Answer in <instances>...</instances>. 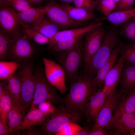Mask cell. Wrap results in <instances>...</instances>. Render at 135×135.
Wrapping results in <instances>:
<instances>
[{"mask_svg":"<svg viewBox=\"0 0 135 135\" xmlns=\"http://www.w3.org/2000/svg\"><path fill=\"white\" fill-rule=\"evenodd\" d=\"M4 86V90L0 95V119L8 123V115L11 108L12 102L10 95L5 86Z\"/></svg>","mask_w":135,"mask_h":135,"instance_id":"27","label":"cell"},{"mask_svg":"<svg viewBox=\"0 0 135 135\" xmlns=\"http://www.w3.org/2000/svg\"><path fill=\"white\" fill-rule=\"evenodd\" d=\"M34 75L35 89L30 108H38L39 104L45 102H49L54 105L58 106L62 104L63 98L60 96L56 89L48 81L44 72L41 70H37Z\"/></svg>","mask_w":135,"mask_h":135,"instance_id":"5","label":"cell"},{"mask_svg":"<svg viewBox=\"0 0 135 135\" xmlns=\"http://www.w3.org/2000/svg\"><path fill=\"white\" fill-rule=\"evenodd\" d=\"M120 43L116 31H106L101 44L90 61L84 72L94 78L99 69L109 58L114 49Z\"/></svg>","mask_w":135,"mask_h":135,"instance_id":"3","label":"cell"},{"mask_svg":"<svg viewBox=\"0 0 135 135\" xmlns=\"http://www.w3.org/2000/svg\"><path fill=\"white\" fill-rule=\"evenodd\" d=\"M114 1L116 4H118L120 2V0H112Z\"/></svg>","mask_w":135,"mask_h":135,"instance_id":"47","label":"cell"},{"mask_svg":"<svg viewBox=\"0 0 135 135\" xmlns=\"http://www.w3.org/2000/svg\"><path fill=\"white\" fill-rule=\"evenodd\" d=\"M130 135H135V130L131 132Z\"/></svg>","mask_w":135,"mask_h":135,"instance_id":"48","label":"cell"},{"mask_svg":"<svg viewBox=\"0 0 135 135\" xmlns=\"http://www.w3.org/2000/svg\"><path fill=\"white\" fill-rule=\"evenodd\" d=\"M52 114L44 112L38 108H31L23 118L20 127V132L31 126H41Z\"/></svg>","mask_w":135,"mask_h":135,"instance_id":"18","label":"cell"},{"mask_svg":"<svg viewBox=\"0 0 135 135\" xmlns=\"http://www.w3.org/2000/svg\"><path fill=\"white\" fill-rule=\"evenodd\" d=\"M122 90L130 92L135 89V65L124 64L121 77Z\"/></svg>","mask_w":135,"mask_h":135,"instance_id":"22","label":"cell"},{"mask_svg":"<svg viewBox=\"0 0 135 135\" xmlns=\"http://www.w3.org/2000/svg\"><path fill=\"white\" fill-rule=\"evenodd\" d=\"M132 46L133 47L135 48V42L134 44L132 45Z\"/></svg>","mask_w":135,"mask_h":135,"instance_id":"49","label":"cell"},{"mask_svg":"<svg viewBox=\"0 0 135 135\" xmlns=\"http://www.w3.org/2000/svg\"><path fill=\"white\" fill-rule=\"evenodd\" d=\"M122 56L124 64L135 65V48L132 45L124 47V53Z\"/></svg>","mask_w":135,"mask_h":135,"instance_id":"33","label":"cell"},{"mask_svg":"<svg viewBox=\"0 0 135 135\" xmlns=\"http://www.w3.org/2000/svg\"><path fill=\"white\" fill-rule=\"evenodd\" d=\"M135 17V8L112 12L105 19L116 25L125 23Z\"/></svg>","mask_w":135,"mask_h":135,"instance_id":"25","label":"cell"},{"mask_svg":"<svg viewBox=\"0 0 135 135\" xmlns=\"http://www.w3.org/2000/svg\"><path fill=\"white\" fill-rule=\"evenodd\" d=\"M7 79V84L5 86L12 101L23 109L21 102V82L20 77L14 74Z\"/></svg>","mask_w":135,"mask_h":135,"instance_id":"23","label":"cell"},{"mask_svg":"<svg viewBox=\"0 0 135 135\" xmlns=\"http://www.w3.org/2000/svg\"><path fill=\"white\" fill-rule=\"evenodd\" d=\"M74 6L93 12L96 9V1L94 0H74Z\"/></svg>","mask_w":135,"mask_h":135,"instance_id":"37","label":"cell"},{"mask_svg":"<svg viewBox=\"0 0 135 135\" xmlns=\"http://www.w3.org/2000/svg\"><path fill=\"white\" fill-rule=\"evenodd\" d=\"M19 64L14 61H0V79L3 80L8 79L14 74L18 68Z\"/></svg>","mask_w":135,"mask_h":135,"instance_id":"30","label":"cell"},{"mask_svg":"<svg viewBox=\"0 0 135 135\" xmlns=\"http://www.w3.org/2000/svg\"><path fill=\"white\" fill-rule=\"evenodd\" d=\"M124 47L122 43H120L114 49L109 58L99 69L94 78V82L97 87L102 88L105 77L108 72L114 66L118 56Z\"/></svg>","mask_w":135,"mask_h":135,"instance_id":"17","label":"cell"},{"mask_svg":"<svg viewBox=\"0 0 135 135\" xmlns=\"http://www.w3.org/2000/svg\"><path fill=\"white\" fill-rule=\"evenodd\" d=\"M29 25L49 39L58 31L63 30L45 15L35 22Z\"/></svg>","mask_w":135,"mask_h":135,"instance_id":"20","label":"cell"},{"mask_svg":"<svg viewBox=\"0 0 135 135\" xmlns=\"http://www.w3.org/2000/svg\"><path fill=\"white\" fill-rule=\"evenodd\" d=\"M103 23L97 22L89 24L84 26L69 29L60 30L49 39L46 49L49 50L58 42L68 38L83 36L92 30L103 25Z\"/></svg>","mask_w":135,"mask_h":135,"instance_id":"14","label":"cell"},{"mask_svg":"<svg viewBox=\"0 0 135 135\" xmlns=\"http://www.w3.org/2000/svg\"><path fill=\"white\" fill-rule=\"evenodd\" d=\"M32 7V6H40L45 2L46 0H25Z\"/></svg>","mask_w":135,"mask_h":135,"instance_id":"43","label":"cell"},{"mask_svg":"<svg viewBox=\"0 0 135 135\" xmlns=\"http://www.w3.org/2000/svg\"><path fill=\"white\" fill-rule=\"evenodd\" d=\"M107 97L102 88L97 89L87 103L85 114L88 122H94L104 105Z\"/></svg>","mask_w":135,"mask_h":135,"instance_id":"15","label":"cell"},{"mask_svg":"<svg viewBox=\"0 0 135 135\" xmlns=\"http://www.w3.org/2000/svg\"><path fill=\"white\" fill-rule=\"evenodd\" d=\"M110 134L104 128H100L90 131L88 135H107Z\"/></svg>","mask_w":135,"mask_h":135,"instance_id":"42","label":"cell"},{"mask_svg":"<svg viewBox=\"0 0 135 135\" xmlns=\"http://www.w3.org/2000/svg\"><path fill=\"white\" fill-rule=\"evenodd\" d=\"M82 127L77 123L72 122L64 126L55 135H77Z\"/></svg>","mask_w":135,"mask_h":135,"instance_id":"36","label":"cell"},{"mask_svg":"<svg viewBox=\"0 0 135 135\" xmlns=\"http://www.w3.org/2000/svg\"></svg>","mask_w":135,"mask_h":135,"instance_id":"51","label":"cell"},{"mask_svg":"<svg viewBox=\"0 0 135 135\" xmlns=\"http://www.w3.org/2000/svg\"><path fill=\"white\" fill-rule=\"evenodd\" d=\"M12 36L0 30V58L4 59L7 55L8 45Z\"/></svg>","mask_w":135,"mask_h":135,"instance_id":"32","label":"cell"},{"mask_svg":"<svg viewBox=\"0 0 135 135\" xmlns=\"http://www.w3.org/2000/svg\"><path fill=\"white\" fill-rule=\"evenodd\" d=\"M122 30V33L128 39L135 40V17L126 22Z\"/></svg>","mask_w":135,"mask_h":135,"instance_id":"35","label":"cell"},{"mask_svg":"<svg viewBox=\"0 0 135 135\" xmlns=\"http://www.w3.org/2000/svg\"><path fill=\"white\" fill-rule=\"evenodd\" d=\"M124 92L114 91L107 98L105 103L92 126L91 131L104 128L109 124L113 116Z\"/></svg>","mask_w":135,"mask_h":135,"instance_id":"10","label":"cell"},{"mask_svg":"<svg viewBox=\"0 0 135 135\" xmlns=\"http://www.w3.org/2000/svg\"><path fill=\"white\" fill-rule=\"evenodd\" d=\"M33 71L32 64L28 62L25 64L18 72L21 82V102L24 116L30 109L33 100L35 84Z\"/></svg>","mask_w":135,"mask_h":135,"instance_id":"6","label":"cell"},{"mask_svg":"<svg viewBox=\"0 0 135 135\" xmlns=\"http://www.w3.org/2000/svg\"><path fill=\"white\" fill-rule=\"evenodd\" d=\"M116 4L112 0H96V9L105 17L108 16L116 8Z\"/></svg>","mask_w":135,"mask_h":135,"instance_id":"31","label":"cell"},{"mask_svg":"<svg viewBox=\"0 0 135 135\" xmlns=\"http://www.w3.org/2000/svg\"><path fill=\"white\" fill-rule=\"evenodd\" d=\"M93 79L84 72L78 74L70 83L69 92L63 98L62 104L69 108L85 113L87 103L97 90Z\"/></svg>","mask_w":135,"mask_h":135,"instance_id":"1","label":"cell"},{"mask_svg":"<svg viewBox=\"0 0 135 135\" xmlns=\"http://www.w3.org/2000/svg\"><path fill=\"white\" fill-rule=\"evenodd\" d=\"M60 3V4H69L73 3L74 0H56Z\"/></svg>","mask_w":135,"mask_h":135,"instance_id":"45","label":"cell"},{"mask_svg":"<svg viewBox=\"0 0 135 135\" xmlns=\"http://www.w3.org/2000/svg\"><path fill=\"white\" fill-rule=\"evenodd\" d=\"M82 114L61 104L58 106L55 111L40 126V131L44 135H55L68 124L79 122Z\"/></svg>","mask_w":135,"mask_h":135,"instance_id":"2","label":"cell"},{"mask_svg":"<svg viewBox=\"0 0 135 135\" xmlns=\"http://www.w3.org/2000/svg\"><path fill=\"white\" fill-rule=\"evenodd\" d=\"M95 0V1H96V0Z\"/></svg>","mask_w":135,"mask_h":135,"instance_id":"50","label":"cell"},{"mask_svg":"<svg viewBox=\"0 0 135 135\" xmlns=\"http://www.w3.org/2000/svg\"><path fill=\"white\" fill-rule=\"evenodd\" d=\"M22 135H40L42 134L40 131L36 129L34 126H30L21 131Z\"/></svg>","mask_w":135,"mask_h":135,"instance_id":"40","label":"cell"},{"mask_svg":"<svg viewBox=\"0 0 135 135\" xmlns=\"http://www.w3.org/2000/svg\"><path fill=\"white\" fill-rule=\"evenodd\" d=\"M83 36L72 38L60 41L54 45L49 50L54 53L69 50L75 46L81 39Z\"/></svg>","mask_w":135,"mask_h":135,"instance_id":"29","label":"cell"},{"mask_svg":"<svg viewBox=\"0 0 135 135\" xmlns=\"http://www.w3.org/2000/svg\"><path fill=\"white\" fill-rule=\"evenodd\" d=\"M122 56L118 62L106 75L104 80L102 90L107 97L115 91L121 78L124 64Z\"/></svg>","mask_w":135,"mask_h":135,"instance_id":"16","label":"cell"},{"mask_svg":"<svg viewBox=\"0 0 135 135\" xmlns=\"http://www.w3.org/2000/svg\"><path fill=\"white\" fill-rule=\"evenodd\" d=\"M39 8L45 16L63 30L86 25V22H79L72 20L61 4L56 0H51Z\"/></svg>","mask_w":135,"mask_h":135,"instance_id":"7","label":"cell"},{"mask_svg":"<svg viewBox=\"0 0 135 135\" xmlns=\"http://www.w3.org/2000/svg\"><path fill=\"white\" fill-rule=\"evenodd\" d=\"M124 113L135 114V89L119 102L114 114Z\"/></svg>","mask_w":135,"mask_h":135,"instance_id":"24","label":"cell"},{"mask_svg":"<svg viewBox=\"0 0 135 135\" xmlns=\"http://www.w3.org/2000/svg\"><path fill=\"white\" fill-rule=\"evenodd\" d=\"M134 2V0H120L117 4V9L118 10H120L132 9Z\"/></svg>","mask_w":135,"mask_h":135,"instance_id":"39","label":"cell"},{"mask_svg":"<svg viewBox=\"0 0 135 135\" xmlns=\"http://www.w3.org/2000/svg\"><path fill=\"white\" fill-rule=\"evenodd\" d=\"M34 52V48L30 40L21 32L10 40L7 56L19 64L31 58Z\"/></svg>","mask_w":135,"mask_h":135,"instance_id":"8","label":"cell"},{"mask_svg":"<svg viewBox=\"0 0 135 135\" xmlns=\"http://www.w3.org/2000/svg\"><path fill=\"white\" fill-rule=\"evenodd\" d=\"M104 128L110 134L130 135L135 130V114H114L109 124Z\"/></svg>","mask_w":135,"mask_h":135,"instance_id":"12","label":"cell"},{"mask_svg":"<svg viewBox=\"0 0 135 135\" xmlns=\"http://www.w3.org/2000/svg\"><path fill=\"white\" fill-rule=\"evenodd\" d=\"M18 15L24 23L30 24L35 22L44 14L39 8L32 7L24 11L18 13Z\"/></svg>","mask_w":135,"mask_h":135,"instance_id":"28","label":"cell"},{"mask_svg":"<svg viewBox=\"0 0 135 135\" xmlns=\"http://www.w3.org/2000/svg\"><path fill=\"white\" fill-rule=\"evenodd\" d=\"M12 106L8 117L9 135H19L24 116L23 109L12 101Z\"/></svg>","mask_w":135,"mask_h":135,"instance_id":"19","label":"cell"},{"mask_svg":"<svg viewBox=\"0 0 135 135\" xmlns=\"http://www.w3.org/2000/svg\"><path fill=\"white\" fill-rule=\"evenodd\" d=\"M38 108L44 112L52 114L56 110L57 107L50 102H42L39 105Z\"/></svg>","mask_w":135,"mask_h":135,"instance_id":"38","label":"cell"},{"mask_svg":"<svg viewBox=\"0 0 135 135\" xmlns=\"http://www.w3.org/2000/svg\"><path fill=\"white\" fill-rule=\"evenodd\" d=\"M91 128H90L87 126L82 127L77 135H88L90 132Z\"/></svg>","mask_w":135,"mask_h":135,"instance_id":"44","label":"cell"},{"mask_svg":"<svg viewBox=\"0 0 135 135\" xmlns=\"http://www.w3.org/2000/svg\"><path fill=\"white\" fill-rule=\"evenodd\" d=\"M7 5L19 12L24 11L32 7L25 0H6Z\"/></svg>","mask_w":135,"mask_h":135,"instance_id":"34","label":"cell"},{"mask_svg":"<svg viewBox=\"0 0 135 135\" xmlns=\"http://www.w3.org/2000/svg\"><path fill=\"white\" fill-rule=\"evenodd\" d=\"M21 31L30 40L40 44H48L49 39L46 37L30 25L24 23Z\"/></svg>","mask_w":135,"mask_h":135,"instance_id":"26","label":"cell"},{"mask_svg":"<svg viewBox=\"0 0 135 135\" xmlns=\"http://www.w3.org/2000/svg\"><path fill=\"white\" fill-rule=\"evenodd\" d=\"M61 5L67 12L70 18L75 21L86 22L96 18V16L93 12L69 4Z\"/></svg>","mask_w":135,"mask_h":135,"instance_id":"21","label":"cell"},{"mask_svg":"<svg viewBox=\"0 0 135 135\" xmlns=\"http://www.w3.org/2000/svg\"><path fill=\"white\" fill-rule=\"evenodd\" d=\"M54 53L56 60L64 70L68 80L70 83L78 74L79 70L83 62L82 38L72 48Z\"/></svg>","mask_w":135,"mask_h":135,"instance_id":"4","label":"cell"},{"mask_svg":"<svg viewBox=\"0 0 135 135\" xmlns=\"http://www.w3.org/2000/svg\"><path fill=\"white\" fill-rule=\"evenodd\" d=\"M46 79L63 95L68 88L66 84V74L62 67L54 60L42 57Z\"/></svg>","mask_w":135,"mask_h":135,"instance_id":"9","label":"cell"},{"mask_svg":"<svg viewBox=\"0 0 135 135\" xmlns=\"http://www.w3.org/2000/svg\"><path fill=\"white\" fill-rule=\"evenodd\" d=\"M9 135L8 123L0 119V135Z\"/></svg>","mask_w":135,"mask_h":135,"instance_id":"41","label":"cell"},{"mask_svg":"<svg viewBox=\"0 0 135 135\" xmlns=\"http://www.w3.org/2000/svg\"><path fill=\"white\" fill-rule=\"evenodd\" d=\"M0 4L6 5V0H0Z\"/></svg>","mask_w":135,"mask_h":135,"instance_id":"46","label":"cell"},{"mask_svg":"<svg viewBox=\"0 0 135 135\" xmlns=\"http://www.w3.org/2000/svg\"><path fill=\"white\" fill-rule=\"evenodd\" d=\"M102 26L86 33L83 43V61L84 70L92 58L100 47L106 31Z\"/></svg>","mask_w":135,"mask_h":135,"instance_id":"13","label":"cell"},{"mask_svg":"<svg viewBox=\"0 0 135 135\" xmlns=\"http://www.w3.org/2000/svg\"><path fill=\"white\" fill-rule=\"evenodd\" d=\"M23 23L12 7L0 4V30L12 37L21 32Z\"/></svg>","mask_w":135,"mask_h":135,"instance_id":"11","label":"cell"}]
</instances>
